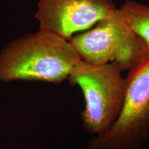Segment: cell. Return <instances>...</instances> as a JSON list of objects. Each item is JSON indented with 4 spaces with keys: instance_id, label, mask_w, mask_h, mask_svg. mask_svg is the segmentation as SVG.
Masks as SVG:
<instances>
[{
    "instance_id": "obj_4",
    "label": "cell",
    "mask_w": 149,
    "mask_h": 149,
    "mask_svg": "<svg viewBox=\"0 0 149 149\" xmlns=\"http://www.w3.org/2000/svg\"><path fill=\"white\" fill-rule=\"evenodd\" d=\"M149 139V51L126 78L120 115L105 133L93 136L89 149H140Z\"/></svg>"
},
{
    "instance_id": "obj_3",
    "label": "cell",
    "mask_w": 149,
    "mask_h": 149,
    "mask_svg": "<svg viewBox=\"0 0 149 149\" xmlns=\"http://www.w3.org/2000/svg\"><path fill=\"white\" fill-rule=\"evenodd\" d=\"M81 60L93 64L115 63L122 70H131L149 51L117 8L98 22L93 29L69 40Z\"/></svg>"
},
{
    "instance_id": "obj_1",
    "label": "cell",
    "mask_w": 149,
    "mask_h": 149,
    "mask_svg": "<svg viewBox=\"0 0 149 149\" xmlns=\"http://www.w3.org/2000/svg\"><path fill=\"white\" fill-rule=\"evenodd\" d=\"M81 59L70 42L49 31L17 39L0 53V80L59 84Z\"/></svg>"
},
{
    "instance_id": "obj_6",
    "label": "cell",
    "mask_w": 149,
    "mask_h": 149,
    "mask_svg": "<svg viewBox=\"0 0 149 149\" xmlns=\"http://www.w3.org/2000/svg\"><path fill=\"white\" fill-rule=\"evenodd\" d=\"M119 9L130 26L149 47V6L128 0Z\"/></svg>"
},
{
    "instance_id": "obj_5",
    "label": "cell",
    "mask_w": 149,
    "mask_h": 149,
    "mask_svg": "<svg viewBox=\"0 0 149 149\" xmlns=\"http://www.w3.org/2000/svg\"><path fill=\"white\" fill-rule=\"evenodd\" d=\"M117 9L113 0H39L35 16L40 30L69 40Z\"/></svg>"
},
{
    "instance_id": "obj_2",
    "label": "cell",
    "mask_w": 149,
    "mask_h": 149,
    "mask_svg": "<svg viewBox=\"0 0 149 149\" xmlns=\"http://www.w3.org/2000/svg\"><path fill=\"white\" fill-rule=\"evenodd\" d=\"M122 71L115 63L93 64L80 60L68 78L83 93V125L94 136L107 131L120 115L126 89Z\"/></svg>"
}]
</instances>
